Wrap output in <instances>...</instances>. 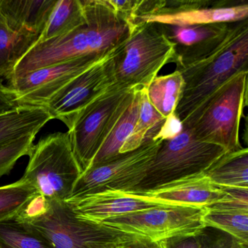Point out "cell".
<instances>
[{"instance_id": "cell-1", "label": "cell", "mask_w": 248, "mask_h": 248, "mask_svg": "<svg viewBox=\"0 0 248 248\" xmlns=\"http://www.w3.org/2000/svg\"><path fill=\"white\" fill-rule=\"evenodd\" d=\"M174 63L184 81L174 112L183 123L228 79L248 71V19L229 23L223 32L198 44L177 46Z\"/></svg>"}, {"instance_id": "cell-2", "label": "cell", "mask_w": 248, "mask_h": 248, "mask_svg": "<svg viewBox=\"0 0 248 248\" xmlns=\"http://www.w3.org/2000/svg\"><path fill=\"white\" fill-rule=\"evenodd\" d=\"M83 2L85 24L63 37L37 43L16 66L11 79L78 58L104 56L128 38L133 27L116 14L108 0Z\"/></svg>"}, {"instance_id": "cell-3", "label": "cell", "mask_w": 248, "mask_h": 248, "mask_svg": "<svg viewBox=\"0 0 248 248\" xmlns=\"http://www.w3.org/2000/svg\"><path fill=\"white\" fill-rule=\"evenodd\" d=\"M53 248H120L140 236L78 217L66 201L37 194L12 219Z\"/></svg>"}, {"instance_id": "cell-4", "label": "cell", "mask_w": 248, "mask_h": 248, "mask_svg": "<svg viewBox=\"0 0 248 248\" xmlns=\"http://www.w3.org/2000/svg\"><path fill=\"white\" fill-rule=\"evenodd\" d=\"M248 75V71H242L228 79L183 122L194 139L227 152L242 149L239 129L247 104Z\"/></svg>"}, {"instance_id": "cell-5", "label": "cell", "mask_w": 248, "mask_h": 248, "mask_svg": "<svg viewBox=\"0 0 248 248\" xmlns=\"http://www.w3.org/2000/svg\"><path fill=\"white\" fill-rule=\"evenodd\" d=\"M226 153L221 146L194 139L183 126L178 136L162 141L144 178L129 193L149 192L204 175Z\"/></svg>"}, {"instance_id": "cell-6", "label": "cell", "mask_w": 248, "mask_h": 248, "mask_svg": "<svg viewBox=\"0 0 248 248\" xmlns=\"http://www.w3.org/2000/svg\"><path fill=\"white\" fill-rule=\"evenodd\" d=\"M139 89L114 82L79 113L68 133L82 173L88 169Z\"/></svg>"}, {"instance_id": "cell-7", "label": "cell", "mask_w": 248, "mask_h": 248, "mask_svg": "<svg viewBox=\"0 0 248 248\" xmlns=\"http://www.w3.org/2000/svg\"><path fill=\"white\" fill-rule=\"evenodd\" d=\"M23 181L47 200L71 197L82 170L75 158L69 133L48 135L33 146Z\"/></svg>"}, {"instance_id": "cell-8", "label": "cell", "mask_w": 248, "mask_h": 248, "mask_svg": "<svg viewBox=\"0 0 248 248\" xmlns=\"http://www.w3.org/2000/svg\"><path fill=\"white\" fill-rule=\"evenodd\" d=\"M176 49L162 25L137 23L117 58L115 82L147 88L165 65L174 63Z\"/></svg>"}, {"instance_id": "cell-9", "label": "cell", "mask_w": 248, "mask_h": 248, "mask_svg": "<svg viewBox=\"0 0 248 248\" xmlns=\"http://www.w3.org/2000/svg\"><path fill=\"white\" fill-rule=\"evenodd\" d=\"M148 136L140 147L92 167L77 181L69 199L106 191L130 192L143 179L162 141Z\"/></svg>"}, {"instance_id": "cell-10", "label": "cell", "mask_w": 248, "mask_h": 248, "mask_svg": "<svg viewBox=\"0 0 248 248\" xmlns=\"http://www.w3.org/2000/svg\"><path fill=\"white\" fill-rule=\"evenodd\" d=\"M205 207L164 205L117 216L100 222L127 233L161 242L195 234L204 227Z\"/></svg>"}, {"instance_id": "cell-11", "label": "cell", "mask_w": 248, "mask_h": 248, "mask_svg": "<svg viewBox=\"0 0 248 248\" xmlns=\"http://www.w3.org/2000/svg\"><path fill=\"white\" fill-rule=\"evenodd\" d=\"M127 40L104 59L66 84L44 105L52 120H59L70 130L79 113L104 90L114 83L117 58Z\"/></svg>"}, {"instance_id": "cell-12", "label": "cell", "mask_w": 248, "mask_h": 248, "mask_svg": "<svg viewBox=\"0 0 248 248\" xmlns=\"http://www.w3.org/2000/svg\"><path fill=\"white\" fill-rule=\"evenodd\" d=\"M107 55L84 56L36 69L9 79L7 86L20 106L42 107L66 84Z\"/></svg>"}, {"instance_id": "cell-13", "label": "cell", "mask_w": 248, "mask_h": 248, "mask_svg": "<svg viewBox=\"0 0 248 248\" xmlns=\"http://www.w3.org/2000/svg\"><path fill=\"white\" fill-rule=\"evenodd\" d=\"M65 201L78 217L96 223L159 206L172 205L141 194L120 191H106Z\"/></svg>"}, {"instance_id": "cell-14", "label": "cell", "mask_w": 248, "mask_h": 248, "mask_svg": "<svg viewBox=\"0 0 248 248\" xmlns=\"http://www.w3.org/2000/svg\"><path fill=\"white\" fill-rule=\"evenodd\" d=\"M137 194L172 205L197 207L216 204L226 196L224 188L213 184L205 174L174 183L155 191Z\"/></svg>"}, {"instance_id": "cell-15", "label": "cell", "mask_w": 248, "mask_h": 248, "mask_svg": "<svg viewBox=\"0 0 248 248\" xmlns=\"http://www.w3.org/2000/svg\"><path fill=\"white\" fill-rule=\"evenodd\" d=\"M248 19V3L233 6H206L190 8L169 14H155L138 17L137 23H153L173 27H191L216 23H231Z\"/></svg>"}, {"instance_id": "cell-16", "label": "cell", "mask_w": 248, "mask_h": 248, "mask_svg": "<svg viewBox=\"0 0 248 248\" xmlns=\"http://www.w3.org/2000/svg\"><path fill=\"white\" fill-rule=\"evenodd\" d=\"M59 0H0V13L13 31L40 37Z\"/></svg>"}, {"instance_id": "cell-17", "label": "cell", "mask_w": 248, "mask_h": 248, "mask_svg": "<svg viewBox=\"0 0 248 248\" xmlns=\"http://www.w3.org/2000/svg\"><path fill=\"white\" fill-rule=\"evenodd\" d=\"M52 118L43 107L21 106L0 115V148L21 138L37 136Z\"/></svg>"}, {"instance_id": "cell-18", "label": "cell", "mask_w": 248, "mask_h": 248, "mask_svg": "<svg viewBox=\"0 0 248 248\" xmlns=\"http://www.w3.org/2000/svg\"><path fill=\"white\" fill-rule=\"evenodd\" d=\"M40 37L13 31L0 23V82L9 80L20 61L38 43Z\"/></svg>"}, {"instance_id": "cell-19", "label": "cell", "mask_w": 248, "mask_h": 248, "mask_svg": "<svg viewBox=\"0 0 248 248\" xmlns=\"http://www.w3.org/2000/svg\"><path fill=\"white\" fill-rule=\"evenodd\" d=\"M205 175L217 186L248 188V148L228 152L206 172Z\"/></svg>"}, {"instance_id": "cell-20", "label": "cell", "mask_w": 248, "mask_h": 248, "mask_svg": "<svg viewBox=\"0 0 248 248\" xmlns=\"http://www.w3.org/2000/svg\"><path fill=\"white\" fill-rule=\"evenodd\" d=\"M140 89H139L136 91L131 104L108 135L88 169L111 160L120 155L122 146L131 134L137 121L140 108Z\"/></svg>"}, {"instance_id": "cell-21", "label": "cell", "mask_w": 248, "mask_h": 248, "mask_svg": "<svg viewBox=\"0 0 248 248\" xmlns=\"http://www.w3.org/2000/svg\"><path fill=\"white\" fill-rule=\"evenodd\" d=\"M85 21L83 0H59L38 43L69 34Z\"/></svg>"}, {"instance_id": "cell-22", "label": "cell", "mask_w": 248, "mask_h": 248, "mask_svg": "<svg viewBox=\"0 0 248 248\" xmlns=\"http://www.w3.org/2000/svg\"><path fill=\"white\" fill-rule=\"evenodd\" d=\"M184 85L182 76L175 70L170 75L156 77L146 88L149 102L164 118L175 112Z\"/></svg>"}, {"instance_id": "cell-23", "label": "cell", "mask_w": 248, "mask_h": 248, "mask_svg": "<svg viewBox=\"0 0 248 248\" xmlns=\"http://www.w3.org/2000/svg\"><path fill=\"white\" fill-rule=\"evenodd\" d=\"M203 217L204 226L223 231L241 243L248 245V211L231 209L205 207Z\"/></svg>"}, {"instance_id": "cell-24", "label": "cell", "mask_w": 248, "mask_h": 248, "mask_svg": "<svg viewBox=\"0 0 248 248\" xmlns=\"http://www.w3.org/2000/svg\"><path fill=\"white\" fill-rule=\"evenodd\" d=\"M165 119L149 102L146 88L140 89V108L134 129L120 149V154L132 152L140 147L149 132L157 133Z\"/></svg>"}, {"instance_id": "cell-25", "label": "cell", "mask_w": 248, "mask_h": 248, "mask_svg": "<svg viewBox=\"0 0 248 248\" xmlns=\"http://www.w3.org/2000/svg\"><path fill=\"white\" fill-rule=\"evenodd\" d=\"M37 194L22 179L0 186V223L14 218Z\"/></svg>"}, {"instance_id": "cell-26", "label": "cell", "mask_w": 248, "mask_h": 248, "mask_svg": "<svg viewBox=\"0 0 248 248\" xmlns=\"http://www.w3.org/2000/svg\"><path fill=\"white\" fill-rule=\"evenodd\" d=\"M229 23H216L191 27L162 25L168 38L179 47H188L218 35Z\"/></svg>"}, {"instance_id": "cell-27", "label": "cell", "mask_w": 248, "mask_h": 248, "mask_svg": "<svg viewBox=\"0 0 248 248\" xmlns=\"http://www.w3.org/2000/svg\"><path fill=\"white\" fill-rule=\"evenodd\" d=\"M0 248H53L13 220L0 223Z\"/></svg>"}, {"instance_id": "cell-28", "label": "cell", "mask_w": 248, "mask_h": 248, "mask_svg": "<svg viewBox=\"0 0 248 248\" xmlns=\"http://www.w3.org/2000/svg\"><path fill=\"white\" fill-rule=\"evenodd\" d=\"M35 137L26 136L0 148V179L11 172L18 159L30 155Z\"/></svg>"}, {"instance_id": "cell-29", "label": "cell", "mask_w": 248, "mask_h": 248, "mask_svg": "<svg viewBox=\"0 0 248 248\" xmlns=\"http://www.w3.org/2000/svg\"><path fill=\"white\" fill-rule=\"evenodd\" d=\"M196 235L200 248H238L245 245L226 232L212 226H204Z\"/></svg>"}, {"instance_id": "cell-30", "label": "cell", "mask_w": 248, "mask_h": 248, "mask_svg": "<svg viewBox=\"0 0 248 248\" xmlns=\"http://www.w3.org/2000/svg\"><path fill=\"white\" fill-rule=\"evenodd\" d=\"M108 3L116 14L128 23L131 27L136 25V20L139 16L143 1L140 0H126V1H109Z\"/></svg>"}, {"instance_id": "cell-31", "label": "cell", "mask_w": 248, "mask_h": 248, "mask_svg": "<svg viewBox=\"0 0 248 248\" xmlns=\"http://www.w3.org/2000/svg\"><path fill=\"white\" fill-rule=\"evenodd\" d=\"M183 130L182 122L172 113L165 119L157 133L152 137L154 140H170L180 134Z\"/></svg>"}, {"instance_id": "cell-32", "label": "cell", "mask_w": 248, "mask_h": 248, "mask_svg": "<svg viewBox=\"0 0 248 248\" xmlns=\"http://www.w3.org/2000/svg\"><path fill=\"white\" fill-rule=\"evenodd\" d=\"M163 248H200L197 235L175 236L161 241Z\"/></svg>"}, {"instance_id": "cell-33", "label": "cell", "mask_w": 248, "mask_h": 248, "mask_svg": "<svg viewBox=\"0 0 248 248\" xmlns=\"http://www.w3.org/2000/svg\"><path fill=\"white\" fill-rule=\"evenodd\" d=\"M20 107L12 91L0 82V115L14 111Z\"/></svg>"}, {"instance_id": "cell-34", "label": "cell", "mask_w": 248, "mask_h": 248, "mask_svg": "<svg viewBox=\"0 0 248 248\" xmlns=\"http://www.w3.org/2000/svg\"><path fill=\"white\" fill-rule=\"evenodd\" d=\"M120 248H163V246L161 242H153L140 236L134 240L127 242Z\"/></svg>"}, {"instance_id": "cell-35", "label": "cell", "mask_w": 248, "mask_h": 248, "mask_svg": "<svg viewBox=\"0 0 248 248\" xmlns=\"http://www.w3.org/2000/svg\"><path fill=\"white\" fill-rule=\"evenodd\" d=\"M1 22H5V21H4V18L3 17H2V14L0 13V23Z\"/></svg>"}, {"instance_id": "cell-36", "label": "cell", "mask_w": 248, "mask_h": 248, "mask_svg": "<svg viewBox=\"0 0 248 248\" xmlns=\"http://www.w3.org/2000/svg\"><path fill=\"white\" fill-rule=\"evenodd\" d=\"M238 248H248V245H242L240 247H239Z\"/></svg>"}]
</instances>
